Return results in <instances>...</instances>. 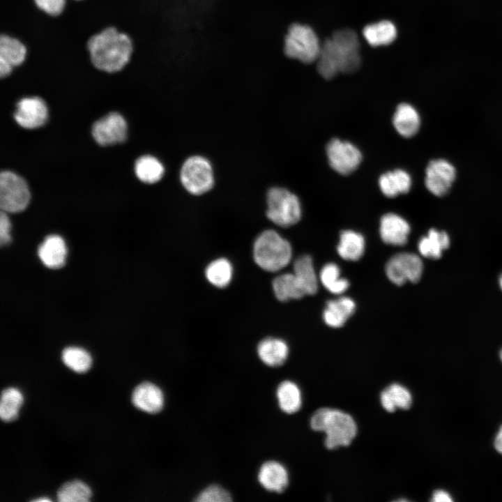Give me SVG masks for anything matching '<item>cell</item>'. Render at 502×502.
Segmentation results:
<instances>
[{
	"mask_svg": "<svg viewBox=\"0 0 502 502\" xmlns=\"http://www.w3.org/2000/svg\"><path fill=\"white\" fill-rule=\"evenodd\" d=\"M360 62L357 34L349 29H341L321 45L317 70L324 78L330 79L340 73H354L360 67Z\"/></svg>",
	"mask_w": 502,
	"mask_h": 502,
	"instance_id": "6da1fadb",
	"label": "cell"
},
{
	"mask_svg": "<svg viewBox=\"0 0 502 502\" xmlns=\"http://www.w3.org/2000/svg\"><path fill=\"white\" fill-rule=\"evenodd\" d=\"M88 47L93 65L109 73L122 69L128 62L132 50L129 37L114 28H108L91 37Z\"/></svg>",
	"mask_w": 502,
	"mask_h": 502,
	"instance_id": "7a4b0ae2",
	"label": "cell"
},
{
	"mask_svg": "<svg viewBox=\"0 0 502 502\" xmlns=\"http://www.w3.org/2000/svg\"><path fill=\"white\" fill-rule=\"evenodd\" d=\"M312 429L324 432L325 446L335 449L349 445L357 433V425L349 414L335 409L321 408L310 418Z\"/></svg>",
	"mask_w": 502,
	"mask_h": 502,
	"instance_id": "3957f363",
	"label": "cell"
},
{
	"mask_svg": "<svg viewBox=\"0 0 502 502\" xmlns=\"http://www.w3.org/2000/svg\"><path fill=\"white\" fill-rule=\"evenodd\" d=\"M291 257L290 243L274 230L264 231L254 242V261L266 271L277 272L282 269L289 264Z\"/></svg>",
	"mask_w": 502,
	"mask_h": 502,
	"instance_id": "277c9868",
	"label": "cell"
},
{
	"mask_svg": "<svg viewBox=\"0 0 502 502\" xmlns=\"http://www.w3.org/2000/svg\"><path fill=\"white\" fill-rule=\"evenodd\" d=\"M267 218L277 226L289 227L301 217V207L296 195L280 187L268 190L266 196Z\"/></svg>",
	"mask_w": 502,
	"mask_h": 502,
	"instance_id": "5b68a950",
	"label": "cell"
},
{
	"mask_svg": "<svg viewBox=\"0 0 502 502\" xmlns=\"http://www.w3.org/2000/svg\"><path fill=\"white\" fill-rule=\"evenodd\" d=\"M321 45L313 29L300 24H294L284 38V52L291 59L305 63L317 61Z\"/></svg>",
	"mask_w": 502,
	"mask_h": 502,
	"instance_id": "8992f818",
	"label": "cell"
},
{
	"mask_svg": "<svg viewBox=\"0 0 502 502\" xmlns=\"http://www.w3.org/2000/svg\"><path fill=\"white\" fill-rule=\"evenodd\" d=\"M180 181L185 190L193 195H201L214 185V175L210 161L201 155H192L183 163Z\"/></svg>",
	"mask_w": 502,
	"mask_h": 502,
	"instance_id": "52a82bcc",
	"label": "cell"
},
{
	"mask_svg": "<svg viewBox=\"0 0 502 502\" xmlns=\"http://www.w3.org/2000/svg\"><path fill=\"white\" fill-rule=\"evenodd\" d=\"M30 192L23 178L9 171L0 174V206L6 213L24 211L30 201Z\"/></svg>",
	"mask_w": 502,
	"mask_h": 502,
	"instance_id": "ba28073f",
	"label": "cell"
},
{
	"mask_svg": "<svg viewBox=\"0 0 502 502\" xmlns=\"http://www.w3.org/2000/svg\"><path fill=\"white\" fill-rule=\"evenodd\" d=\"M385 271L389 280L396 285H403L407 281L416 283L421 277L423 264L417 254L402 252L387 261Z\"/></svg>",
	"mask_w": 502,
	"mask_h": 502,
	"instance_id": "9c48e42d",
	"label": "cell"
},
{
	"mask_svg": "<svg viewBox=\"0 0 502 502\" xmlns=\"http://www.w3.org/2000/svg\"><path fill=\"white\" fill-rule=\"evenodd\" d=\"M326 154L330 167L338 174L348 175L354 172L362 160L357 147L349 142L333 139L326 146Z\"/></svg>",
	"mask_w": 502,
	"mask_h": 502,
	"instance_id": "30bf717a",
	"label": "cell"
},
{
	"mask_svg": "<svg viewBox=\"0 0 502 502\" xmlns=\"http://www.w3.org/2000/svg\"><path fill=\"white\" fill-rule=\"evenodd\" d=\"M456 178V169L448 160L436 159L430 161L425 169V183L434 195L442 197L450 190Z\"/></svg>",
	"mask_w": 502,
	"mask_h": 502,
	"instance_id": "8fae6325",
	"label": "cell"
},
{
	"mask_svg": "<svg viewBox=\"0 0 502 502\" xmlns=\"http://www.w3.org/2000/svg\"><path fill=\"white\" fill-rule=\"evenodd\" d=\"M92 135L102 146L122 142L127 135L126 121L119 113H109L94 123Z\"/></svg>",
	"mask_w": 502,
	"mask_h": 502,
	"instance_id": "7c38bea8",
	"label": "cell"
},
{
	"mask_svg": "<svg viewBox=\"0 0 502 502\" xmlns=\"http://www.w3.org/2000/svg\"><path fill=\"white\" fill-rule=\"evenodd\" d=\"M48 116L44 100L38 97L24 98L17 104L14 114L16 122L22 128L33 129L43 126Z\"/></svg>",
	"mask_w": 502,
	"mask_h": 502,
	"instance_id": "4fadbf2b",
	"label": "cell"
},
{
	"mask_svg": "<svg viewBox=\"0 0 502 502\" xmlns=\"http://www.w3.org/2000/svg\"><path fill=\"white\" fill-rule=\"evenodd\" d=\"M132 402L142 411L157 413L164 406L165 397L160 387L151 382L144 381L134 389Z\"/></svg>",
	"mask_w": 502,
	"mask_h": 502,
	"instance_id": "5bb4252c",
	"label": "cell"
},
{
	"mask_svg": "<svg viewBox=\"0 0 502 502\" xmlns=\"http://www.w3.org/2000/svg\"><path fill=\"white\" fill-rule=\"evenodd\" d=\"M409 233L410 226L401 216L392 213L382 216L380 235L385 243L395 246L404 245L408 241Z\"/></svg>",
	"mask_w": 502,
	"mask_h": 502,
	"instance_id": "9a60e30c",
	"label": "cell"
},
{
	"mask_svg": "<svg viewBox=\"0 0 502 502\" xmlns=\"http://www.w3.org/2000/svg\"><path fill=\"white\" fill-rule=\"evenodd\" d=\"M259 484L267 491L281 493L289 485V473L279 462L268 460L264 462L258 471Z\"/></svg>",
	"mask_w": 502,
	"mask_h": 502,
	"instance_id": "2e32d148",
	"label": "cell"
},
{
	"mask_svg": "<svg viewBox=\"0 0 502 502\" xmlns=\"http://www.w3.org/2000/svg\"><path fill=\"white\" fill-rule=\"evenodd\" d=\"M26 56V48L18 40L8 36H1L0 39V75H8L13 67L23 62Z\"/></svg>",
	"mask_w": 502,
	"mask_h": 502,
	"instance_id": "e0dca14e",
	"label": "cell"
},
{
	"mask_svg": "<svg viewBox=\"0 0 502 502\" xmlns=\"http://www.w3.org/2000/svg\"><path fill=\"white\" fill-rule=\"evenodd\" d=\"M66 253L65 242L58 235L48 236L39 246L38 250L41 261L50 268L62 267L66 261Z\"/></svg>",
	"mask_w": 502,
	"mask_h": 502,
	"instance_id": "ac0fdd59",
	"label": "cell"
},
{
	"mask_svg": "<svg viewBox=\"0 0 502 502\" xmlns=\"http://www.w3.org/2000/svg\"><path fill=\"white\" fill-rule=\"evenodd\" d=\"M257 351L259 358L265 365L276 367L286 361L289 355V347L281 339L266 337L258 344Z\"/></svg>",
	"mask_w": 502,
	"mask_h": 502,
	"instance_id": "d6986e66",
	"label": "cell"
},
{
	"mask_svg": "<svg viewBox=\"0 0 502 502\" xmlns=\"http://www.w3.org/2000/svg\"><path fill=\"white\" fill-rule=\"evenodd\" d=\"M354 301L342 296L327 302L323 317L325 323L332 328L342 326L355 311Z\"/></svg>",
	"mask_w": 502,
	"mask_h": 502,
	"instance_id": "ffe728a7",
	"label": "cell"
},
{
	"mask_svg": "<svg viewBox=\"0 0 502 502\" xmlns=\"http://www.w3.org/2000/svg\"><path fill=\"white\" fill-rule=\"evenodd\" d=\"M393 126L402 137L409 138L419 130L420 118L417 110L408 103L399 105L393 119Z\"/></svg>",
	"mask_w": 502,
	"mask_h": 502,
	"instance_id": "44dd1931",
	"label": "cell"
},
{
	"mask_svg": "<svg viewBox=\"0 0 502 502\" xmlns=\"http://www.w3.org/2000/svg\"><path fill=\"white\" fill-rule=\"evenodd\" d=\"M272 286L275 297L280 301L298 299L307 295L303 284L294 273L277 276Z\"/></svg>",
	"mask_w": 502,
	"mask_h": 502,
	"instance_id": "7402d4cb",
	"label": "cell"
},
{
	"mask_svg": "<svg viewBox=\"0 0 502 502\" xmlns=\"http://www.w3.org/2000/svg\"><path fill=\"white\" fill-rule=\"evenodd\" d=\"M379 184L383 194L393 198L400 194L407 193L410 190L411 178L406 172L395 169L381 175Z\"/></svg>",
	"mask_w": 502,
	"mask_h": 502,
	"instance_id": "603a6c76",
	"label": "cell"
},
{
	"mask_svg": "<svg viewBox=\"0 0 502 502\" xmlns=\"http://www.w3.org/2000/svg\"><path fill=\"white\" fill-rule=\"evenodd\" d=\"M450 245V238L446 232L430 229L420 238L418 248L420 254L426 258L436 259Z\"/></svg>",
	"mask_w": 502,
	"mask_h": 502,
	"instance_id": "cb8c5ba5",
	"label": "cell"
},
{
	"mask_svg": "<svg viewBox=\"0 0 502 502\" xmlns=\"http://www.w3.org/2000/svg\"><path fill=\"white\" fill-rule=\"evenodd\" d=\"M280 409L288 414L297 412L302 405V395L298 385L289 380L281 382L276 390Z\"/></svg>",
	"mask_w": 502,
	"mask_h": 502,
	"instance_id": "d4e9b609",
	"label": "cell"
},
{
	"mask_svg": "<svg viewBox=\"0 0 502 502\" xmlns=\"http://www.w3.org/2000/svg\"><path fill=\"white\" fill-rule=\"evenodd\" d=\"M363 33L371 46L378 47L393 43L397 36V29L393 23L383 20L366 26Z\"/></svg>",
	"mask_w": 502,
	"mask_h": 502,
	"instance_id": "484cf974",
	"label": "cell"
},
{
	"mask_svg": "<svg viewBox=\"0 0 502 502\" xmlns=\"http://www.w3.org/2000/svg\"><path fill=\"white\" fill-rule=\"evenodd\" d=\"M365 239L357 232L351 230L342 231L337 247L339 255L347 261H357L363 254Z\"/></svg>",
	"mask_w": 502,
	"mask_h": 502,
	"instance_id": "4316f807",
	"label": "cell"
},
{
	"mask_svg": "<svg viewBox=\"0 0 502 502\" xmlns=\"http://www.w3.org/2000/svg\"><path fill=\"white\" fill-rule=\"evenodd\" d=\"M137 177L143 183L153 184L158 182L165 174L162 162L155 157L150 155L139 158L135 165Z\"/></svg>",
	"mask_w": 502,
	"mask_h": 502,
	"instance_id": "83f0119b",
	"label": "cell"
},
{
	"mask_svg": "<svg viewBox=\"0 0 502 502\" xmlns=\"http://www.w3.org/2000/svg\"><path fill=\"white\" fill-rule=\"evenodd\" d=\"M303 284L307 295L316 294L318 289L317 277L312 259L308 255H302L294 263V272Z\"/></svg>",
	"mask_w": 502,
	"mask_h": 502,
	"instance_id": "f1b7e54d",
	"label": "cell"
},
{
	"mask_svg": "<svg viewBox=\"0 0 502 502\" xmlns=\"http://www.w3.org/2000/svg\"><path fill=\"white\" fill-rule=\"evenodd\" d=\"M205 275L207 280L218 288L227 287L233 275V267L230 261L225 258H218L212 261L206 267Z\"/></svg>",
	"mask_w": 502,
	"mask_h": 502,
	"instance_id": "f546056e",
	"label": "cell"
},
{
	"mask_svg": "<svg viewBox=\"0 0 502 502\" xmlns=\"http://www.w3.org/2000/svg\"><path fill=\"white\" fill-rule=\"evenodd\" d=\"M91 494L90 487L79 480L65 482L56 493L59 502H87Z\"/></svg>",
	"mask_w": 502,
	"mask_h": 502,
	"instance_id": "4dcf8cb0",
	"label": "cell"
},
{
	"mask_svg": "<svg viewBox=\"0 0 502 502\" xmlns=\"http://www.w3.org/2000/svg\"><path fill=\"white\" fill-rule=\"evenodd\" d=\"M319 278L323 286L334 294L344 293L349 286L348 280L341 277L339 267L333 263L327 264L321 268Z\"/></svg>",
	"mask_w": 502,
	"mask_h": 502,
	"instance_id": "1f68e13d",
	"label": "cell"
},
{
	"mask_svg": "<svg viewBox=\"0 0 502 502\" xmlns=\"http://www.w3.org/2000/svg\"><path fill=\"white\" fill-rule=\"evenodd\" d=\"M23 402V396L15 388H8L1 392L0 417L5 422H10L17 417L18 411Z\"/></svg>",
	"mask_w": 502,
	"mask_h": 502,
	"instance_id": "d6a6232c",
	"label": "cell"
},
{
	"mask_svg": "<svg viewBox=\"0 0 502 502\" xmlns=\"http://www.w3.org/2000/svg\"><path fill=\"white\" fill-rule=\"evenodd\" d=\"M61 358L67 367L78 373L89 370L92 363L91 355L79 347H70L64 349Z\"/></svg>",
	"mask_w": 502,
	"mask_h": 502,
	"instance_id": "836d02e7",
	"label": "cell"
},
{
	"mask_svg": "<svg viewBox=\"0 0 502 502\" xmlns=\"http://www.w3.org/2000/svg\"><path fill=\"white\" fill-rule=\"evenodd\" d=\"M197 502H229L231 494L221 485L212 484L202 489L194 499Z\"/></svg>",
	"mask_w": 502,
	"mask_h": 502,
	"instance_id": "e575fe53",
	"label": "cell"
},
{
	"mask_svg": "<svg viewBox=\"0 0 502 502\" xmlns=\"http://www.w3.org/2000/svg\"><path fill=\"white\" fill-rule=\"evenodd\" d=\"M395 409H407L412 403L409 390L399 383L390 384L385 389Z\"/></svg>",
	"mask_w": 502,
	"mask_h": 502,
	"instance_id": "d590c367",
	"label": "cell"
},
{
	"mask_svg": "<svg viewBox=\"0 0 502 502\" xmlns=\"http://www.w3.org/2000/svg\"><path fill=\"white\" fill-rule=\"evenodd\" d=\"M43 10L52 15L60 14L64 7L65 0H34Z\"/></svg>",
	"mask_w": 502,
	"mask_h": 502,
	"instance_id": "8d00e7d4",
	"label": "cell"
},
{
	"mask_svg": "<svg viewBox=\"0 0 502 502\" xmlns=\"http://www.w3.org/2000/svg\"><path fill=\"white\" fill-rule=\"evenodd\" d=\"M11 225L6 212L1 211L0 213V244L1 246L10 241Z\"/></svg>",
	"mask_w": 502,
	"mask_h": 502,
	"instance_id": "74e56055",
	"label": "cell"
},
{
	"mask_svg": "<svg viewBox=\"0 0 502 502\" xmlns=\"http://www.w3.org/2000/svg\"><path fill=\"white\" fill-rule=\"evenodd\" d=\"M432 501L434 502H448L451 501L450 496L443 490H436L432 495Z\"/></svg>",
	"mask_w": 502,
	"mask_h": 502,
	"instance_id": "f35d334b",
	"label": "cell"
},
{
	"mask_svg": "<svg viewBox=\"0 0 502 502\" xmlns=\"http://www.w3.org/2000/svg\"><path fill=\"white\" fill-rule=\"evenodd\" d=\"M494 446L497 451L502 454V426L501 427L498 434H496Z\"/></svg>",
	"mask_w": 502,
	"mask_h": 502,
	"instance_id": "ab89813d",
	"label": "cell"
},
{
	"mask_svg": "<svg viewBox=\"0 0 502 502\" xmlns=\"http://www.w3.org/2000/svg\"><path fill=\"white\" fill-rule=\"evenodd\" d=\"M51 501V500L49 499H47V498H42V499H38L33 500V501H37V502L43 501V502H46V501Z\"/></svg>",
	"mask_w": 502,
	"mask_h": 502,
	"instance_id": "60d3db41",
	"label": "cell"
},
{
	"mask_svg": "<svg viewBox=\"0 0 502 502\" xmlns=\"http://www.w3.org/2000/svg\"><path fill=\"white\" fill-rule=\"evenodd\" d=\"M499 286H500L501 289H502V274L501 275V276L499 277Z\"/></svg>",
	"mask_w": 502,
	"mask_h": 502,
	"instance_id": "b9f144b4",
	"label": "cell"
},
{
	"mask_svg": "<svg viewBox=\"0 0 502 502\" xmlns=\"http://www.w3.org/2000/svg\"><path fill=\"white\" fill-rule=\"evenodd\" d=\"M500 358H501V360H502V349L500 351Z\"/></svg>",
	"mask_w": 502,
	"mask_h": 502,
	"instance_id": "7bdbcfd3",
	"label": "cell"
}]
</instances>
